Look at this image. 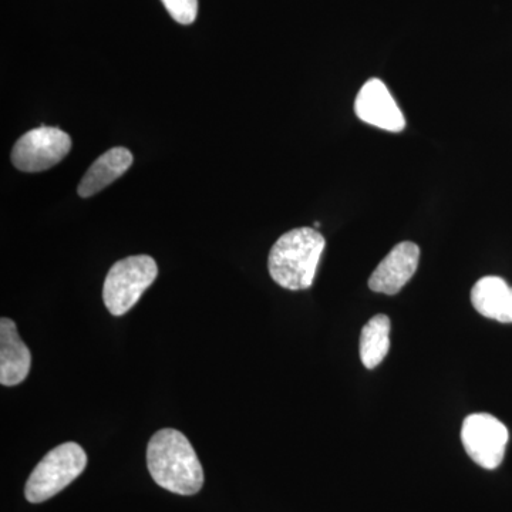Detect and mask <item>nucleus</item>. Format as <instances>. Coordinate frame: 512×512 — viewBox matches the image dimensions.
Segmentation results:
<instances>
[{"label": "nucleus", "instance_id": "nucleus-8", "mask_svg": "<svg viewBox=\"0 0 512 512\" xmlns=\"http://www.w3.org/2000/svg\"><path fill=\"white\" fill-rule=\"evenodd\" d=\"M420 248L414 242H400L377 265L369 278V288L384 295H396L419 268Z\"/></svg>", "mask_w": 512, "mask_h": 512}, {"label": "nucleus", "instance_id": "nucleus-9", "mask_svg": "<svg viewBox=\"0 0 512 512\" xmlns=\"http://www.w3.org/2000/svg\"><path fill=\"white\" fill-rule=\"evenodd\" d=\"M32 356L20 338L15 322L9 318L0 320V383L16 386L29 375Z\"/></svg>", "mask_w": 512, "mask_h": 512}, {"label": "nucleus", "instance_id": "nucleus-1", "mask_svg": "<svg viewBox=\"0 0 512 512\" xmlns=\"http://www.w3.org/2000/svg\"><path fill=\"white\" fill-rule=\"evenodd\" d=\"M147 467L154 481L171 493L194 495L204 485V471L197 453L178 430H160L151 437Z\"/></svg>", "mask_w": 512, "mask_h": 512}, {"label": "nucleus", "instance_id": "nucleus-13", "mask_svg": "<svg viewBox=\"0 0 512 512\" xmlns=\"http://www.w3.org/2000/svg\"><path fill=\"white\" fill-rule=\"evenodd\" d=\"M171 18L181 25H191L198 15V0H161Z\"/></svg>", "mask_w": 512, "mask_h": 512}, {"label": "nucleus", "instance_id": "nucleus-3", "mask_svg": "<svg viewBox=\"0 0 512 512\" xmlns=\"http://www.w3.org/2000/svg\"><path fill=\"white\" fill-rule=\"evenodd\" d=\"M87 466L86 451L77 443H64L53 448L37 464L25 487L26 500L43 503L72 484Z\"/></svg>", "mask_w": 512, "mask_h": 512}, {"label": "nucleus", "instance_id": "nucleus-10", "mask_svg": "<svg viewBox=\"0 0 512 512\" xmlns=\"http://www.w3.org/2000/svg\"><path fill=\"white\" fill-rule=\"evenodd\" d=\"M133 164V154L124 147H114L97 158L84 174L77 192L80 197L89 198L113 184Z\"/></svg>", "mask_w": 512, "mask_h": 512}, {"label": "nucleus", "instance_id": "nucleus-6", "mask_svg": "<svg viewBox=\"0 0 512 512\" xmlns=\"http://www.w3.org/2000/svg\"><path fill=\"white\" fill-rule=\"evenodd\" d=\"M508 440L507 427L491 414H471L461 427V441L468 456L485 470L500 467Z\"/></svg>", "mask_w": 512, "mask_h": 512}, {"label": "nucleus", "instance_id": "nucleus-11", "mask_svg": "<svg viewBox=\"0 0 512 512\" xmlns=\"http://www.w3.org/2000/svg\"><path fill=\"white\" fill-rule=\"evenodd\" d=\"M471 303L484 318L512 323V288L500 276H485L474 285Z\"/></svg>", "mask_w": 512, "mask_h": 512}, {"label": "nucleus", "instance_id": "nucleus-7", "mask_svg": "<svg viewBox=\"0 0 512 512\" xmlns=\"http://www.w3.org/2000/svg\"><path fill=\"white\" fill-rule=\"evenodd\" d=\"M355 113L360 120L390 133H400L406 120L396 100L379 79H370L357 93Z\"/></svg>", "mask_w": 512, "mask_h": 512}, {"label": "nucleus", "instance_id": "nucleus-2", "mask_svg": "<svg viewBox=\"0 0 512 512\" xmlns=\"http://www.w3.org/2000/svg\"><path fill=\"white\" fill-rule=\"evenodd\" d=\"M325 247V238L316 229H292L269 252V274L276 284L289 291L311 288Z\"/></svg>", "mask_w": 512, "mask_h": 512}, {"label": "nucleus", "instance_id": "nucleus-4", "mask_svg": "<svg viewBox=\"0 0 512 512\" xmlns=\"http://www.w3.org/2000/svg\"><path fill=\"white\" fill-rule=\"evenodd\" d=\"M156 261L148 255L128 256L111 266L103 288V299L111 315H126L156 281Z\"/></svg>", "mask_w": 512, "mask_h": 512}, {"label": "nucleus", "instance_id": "nucleus-5", "mask_svg": "<svg viewBox=\"0 0 512 512\" xmlns=\"http://www.w3.org/2000/svg\"><path fill=\"white\" fill-rule=\"evenodd\" d=\"M70 150L72 138L60 128H33L13 147L12 163L23 173H40L59 164Z\"/></svg>", "mask_w": 512, "mask_h": 512}, {"label": "nucleus", "instance_id": "nucleus-12", "mask_svg": "<svg viewBox=\"0 0 512 512\" xmlns=\"http://www.w3.org/2000/svg\"><path fill=\"white\" fill-rule=\"evenodd\" d=\"M390 349V319L377 315L366 323L360 335V359L366 369H375Z\"/></svg>", "mask_w": 512, "mask_h": 512}]
</instances>
